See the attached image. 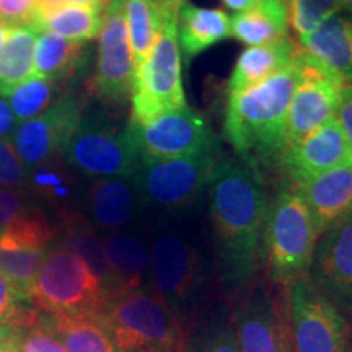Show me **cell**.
Instances as JSON below:
<instances>
[{
    "mask_svg": "<svg viewBox=\"0 0 352 352\" xmlns=\"http://www.w3.org/2000/svg\"><path fill=\"white\" fill-rule=\"evenodd\" d=\"M15 328L19 352H67L36 311L23 310Z\"/></svg>",
    "mask_w": 352,
    "mask_h": 352,
    "instance_id": "cell-33",
    "label": "cell"
},
{
    "mask_svg": "<svg viewBox=\"0 0 352 352\" xmlns=\"http://www.w3.org/2000/svg\"><path fill=\"white\" fill-rule=\"evenodd\" d=\"M0 352H19L15 327L0 329Z\"/></svg>",
    "mask_w": 352,
    "mask_h": 352,
    "instance_id": "cell-43",
    "label": "cell"
},
{
    "mask_svg": "<svg viewBox=\"0 0 352 352\" xmlns=\"http://www.w3.org/2000/svg\"><path fill=\"white\" fill-rule=\"evenodd\" d=\"M289 12L284 0H259L230 16V34L248 46H259L287 34Z\"/></svg>",
    "mask_w": 352,
    "mask_h": 352,
    "instance_id": "cell-25",
    "label": "cell"
},
{
    "mask_svg": "<svg viewBox=\"0 0 352 352\" xmlns=\"http://www.w3.org/2000/svg\"><path fill=\"white\" fill-rule=\"evenodd\" d=\"M302 78L289 108L285 145L296 144L334 118L340 104L342 82L311 59L302 47L296 52Z\"/></svg>",
    "mask_w": 352,
    "mask_h": 352,
    "instance_id": "cell-16",
    "label": "cell"
},
{
    "mask_svg": "<svg viewBox=\"0 0 352 352\" xmlns=\"http://www.w3.org/2000/svg\"><path fill=\"white\" fill-rule=\"evenodd\" d=\"M108 300V287L80 256L60 245L51 246L32 292L38 310L100 318Z\"/></svg>",
    "mask_w": 352,
    "mask_h": 352,
    "instance_id": "cell-8",
    "label": "cell"
},
{
    "mask_svg": "<svg viewBox=\"0 0 352 352\" xmlns=\"http://www.w3.org/2000/svg\"><path fill=\"white\" fill-rule=\"evenodd\" d=\"M101 10L103 8L65 3L39 21L36 32L57 34L69 41L87 43L100 34L101 25H103Z\"/></svg>",
    "mask_w": 352,
    "mask_h": 352,
    "instance_id": "cell-30",
    "label": "cell"
},
{
    "mask_svg": "<svg viewBox=\"0 0 352 352\" xmlns=\"http://www.w3.org/2000/svg\"><path fill=\"white\" fill-rule=\"evenodd\" d=\"M298 47L287 36L259 46H250L236 57L230 77L227 80L228 95L261 83L292 64Z\"/></svg>",
    "mask_w": 352,
    "mask_h": 352,
    "instance_id": "cell-22",
    "label": "cell"
},
{
    "mask_svg": "<svg viewBox=\"0 0 352 352\" xmlns=\"http://www.w3.org/2000/svg\"><path fill=\"white\" fill-rule=\"evenodd\" d=\"M28 188H33L51 202L67 201L72 192L70 179L65 170L59 165V158L30 170Z\"/></svg>",
    "mask_w": 352,
    "mask_h": 352,
    "instance_id": "cell-35",
    "label": "cell"
},
{
    "mask_svg": "<svg viewBox=\"0 0 352 352\" xmlns=\"http://www.w3.org/2000/svg\"><path fill=\"white\" fill-rule=\"evenodd\" d=\"M222 2L223 6L239 13V12L248 10V8H252L253 6H256L259 0H222Z\"/></svg>",
    "mask_w": 352,
    "mask_h": 352,
    "instance_id": "cell-44",
    "label": "cell"
},
{
    "mask_svg": "<svg viewBox=\"0 0 352 352\" xmlns=\"http://www.w3.org/2000/svg\"><path fill=\"white\" fill-rule=\"evenodd\" d=\"M300 78L294 57L292 64L267 80L228 95L223 134L246 164L256 166L284 148L289 108Z\"/></svg>",
    "mask_w": 352,
    "mask_h": 352,
    "instance_id": "cell-2",
    "label": "cell"
},
{
    "mask_svg": "<svg viewBox=\"0 0 352 352\" xmlns=\"http://www.w3.org/2000/svg\"><path fill=\"white\" fill-rule=\"evenodd\" d=\"M349 352H352V341H351V349H349Z\"/></svg>",
    "mask_w": 352,
    "mask_h": 352,
    "instance_id": "cell-48",
    "label": "cell"
},
{
    "mask_svg": "<svg viewBox=\"0 0 352 352\" xmlns=\"http://www.w3.org/2000/svg\"><path fill=\"white\" fill-rule=\"evenodd\" d=\"M109 270V294L151 287V241L139 230L109 232L103 236Z\"/></svg>",
    "mask_w": 352,
    "mask_h": 352,
    "instance_id": "cell-19",
    "label": "cell"
},
{
    "mask_svg": "<svg viewBox=\"0 0 352 352\" xmlns=\"http://www.w3.org/2000/svg\"><path fill=\"white\" fill-rule=\"evenodd\" d=\"M230 36V16L220 8L196 7L183 2L178 10V46L184 59L191 60Z\"/></svg>",
    "mask_w": 352,
    "mask_h": 352,
    "instance_id": "cell-23",
    "label": "cell"
},
{
    "mask_svg": "<svg viewBox=\"0 0 352 352\" xmlns=\"http://www.w3.org/2000/svg\"><path fill=\"white\" fill-rule=\"evenodd\" d=\"M88 220L103 232L132 228L147 214L134 175L95 179L87 195Z\"/></svg>",
    "mask_w": 352,
    "mask_h": 352,
    "instance_id": "cell-18",
    "label": "cell"
},
{
    "mask_svg": "<svg viewBox=\"0 0 352 352\" xmlns=\"http://www.w3.org/2000/svg\"><path fill=\"white\" fill-rule=\"evenodd\" d=\"M334 118L340 122L341 129L347 139V144H349L352 151V83L342 85L340 104H338Z\"/></svg>",
    "mask_w": 352,
    "mask_h": 352,
    "instance_id": "cell-41",
    "label": "cell"
},
{
    "mask_svg": "<svg viewBox=\"0 0 352 352\" xmlns=\"http://www.w3.org/2000/svg\"><path fill=\"white\" fill-rule=\"evenodd\" d=\"M220 158L219 144L195 155L175 158L140 157L134 179L145 209L162 219L183 215L199 201L215 164Z\"/></svg>",
    "mask_w": 352,
    "mask_h": 352,
    "instance_id": "cell-7",
    "label": "cell"
},
{
    "mask_svg": "<svg viewBox=\"0 0 352 352\" xmlns=\"http://www.w3.org/2000/svg\"><path fill=\"white\" fill-rule=\"evenodd\" d=\"M16 127H19V121H16L10 104H8V101L0 98V139L12 142Z\"/></svg>",
    "mask_w": 352,
    "mask_h": 352,
    "instance_id": "cell-42",
    "label": "cell"
},
{
    "mask_svg": "<svg viewBox=\"0 0 352 352\" xmlns=\"http://www.w3.org/2000/svg\"><path fill=\"white\" fill-rule=\"evenodd\" d=\"M287 310L294 352H349L351 324L308 277L289 287Z\"/></svg>",
    "mask_w": 352,
    "mask_h": 352,
    "instance_id": "cell-10",
    "label": "cell"
},
{
    "mask_svg": "<svg viewBox=\"0 0 352 352\" xmlns=\"http://www.w3.org/2000/svg\"><path fill=\"white\" fill-rule=\"evenodd\" d=\"M63 158L70 168L94 179L131 176L140 164L127 126L120 129L107 114L91 111L83 114Z\"/></svg>",
    "mask_w": 352,
    "mask_h": 352,
    "instance_id": "cell-9",
    "label": "cell"
},
{
    "mask_svg": "<svg viewBox=\"0 0 352 352\" xmlns=\"http://www.w3.org/2000/svg\"><path fill=\"white\" fill-rule=\"evenodd\" d=\"M215 267L227 289L253 279L263 258L267 201L256 166L219 158L208 183Z\"/></svg>",
    "mask_w": 352,
    "mask_h": 352,
    "instance_id": "cell-1",
    "label": "cell"
},
{
    "mask_svg": "<svg viewBox=\"0 0 352 352\" xmlns=\"http://www.w3.org/2000/svg\"><path fill=\"white\" fill-rule=\"evenodd\" d=\"M302 50L342 85L352 83V16L340 12L300 36Z\"/></svg>",
    "mask_w": 352,
    "mask_h": 352,
    "instance_id": "cell-21",
    "label": "cell"
},
{
    "mask_svg": "<svg viewBox=\"0 0 352 352\" xmlns=\"http://www.w3.org/2000/svg\"><path fill=\"white\" fill-rule=\"evenodd\" d=\"M124 7L134 67L138 70L152 50L158 30L157 13L152 0H124Z\"/></svg>",
    "mask_w": 352,
    "mask_h": 352,
    "instance_id": "cell-31",
    "label": "cell"
},
{
    "mask_svg": "<svg viewBox=\"0 0 352 352\" xmlns=\"http://www.w3.org/2000/svg\"><path fill=\"white\" fill-rule=\"evenodd\" d=\"M47 252L50 250L13 243L0 236V274L12 284L21 302H32L34 280Z\"/></svg>",
    "mask_w": 352,
    "mask_h": 352,
    "instance_id": "cell-29",
    "label": "cell"
},
{
    "mask_svg": "<svg viewBox=\"0 0 352 352\" xmlns=\"http://www.w3.org/2000/svg\"><path fill=\"white\" fill-rule=\"evenodd\" d=\"M297 189L307 201L320 239L333 223L352 212V164L324 171Z\"/></svg>",
    "mask_w": 352,
    "mask_h": 352,
    "instance_id": "cell-20",
    "label": "cell"
},
{
    "mask_svg": "<svg viewBox=\"0 0 352 352\" xmlns=\"http://www.w3.org/2000/svg\"><path fill=\"white\" fill-rule=\"evenodd\" d=\"M46 324L67 352H120L95 316L47 315Z\"/></svg>",
    "mask_w": 352,
    "mask_h": 352,
    "instance_id": "cell-27",
    "label": "cell"
},
{
    "mask_svg": "<svg viewBox=\"0 0 352 352\" xmlns=\"http://www.w3.org/2000/svg\"><path fill=\"white\" fill-rule=\"evenodd\" d=\"M109 0H64V3H72V6H87V7H96L103 8L108 6Z\"/></svg>",
    "mask_w": 352,
    "mask_h": 352,
    "instance_id": "cell-45",
    "label": "cell"
},
{
    "mask_svg": "<svg viewBox=\"0 0 352 352\" xmlns=\"http://www.w3.org/2000/svg\"><path fill=\"white\" fill-rule=\"evenodd\" d=\"M289 12V23L298 38L341 12L340 0H284Z\"/></svg>",
    "mask_w": 352,
    "mask_h": 352,
    "instance_id": "cell-34",
    "label": "cell"
},
{
    "mask_svg": "<svg viewBox=\"0 0 352 352\" xmlns=\"http://www.w3.org/2000/svg\"><path fill=\"white\" fill-rule=\"evenodd\" d=\"M208 279L199 235L179 215L162 219L151 240V287L183 328L199 310Z\"/></svg>",
    "mask_w": 352,
    "mask_h": 352,
    "instance_id": "cell-3",
    "label": "cell"
},
{
    "mask_svg": "<svg viewBox=\"0 0 352 352\" xmlns=\"http://www.w3.org/2000/svg\"><path fill=\"white\" fill-rule=\"evenodd\" d=\"M340 2H341V10L352 16V0H340Z\"/></svg>",
    "mask_w": 352,
    "mask_h": 352,
    "instance_id": "cell-47",
    "label": "cell"
},
{
    "mask_svg": "<svg viewBox=\"0 0 352 352\" xmlns=\"http://www.w3.org/2000/svg\"><path fill=\"white\" fill-rule=\"evenodd\" d=\"M32 208L34 206L30 202L25 191L0 186V230L7 228Z\"/></svg>",
    "mask_w": 352,
    "mask_h": 352,
    "instance_id": "cell-38",
    "label": "cell"
},
{
    "mask_svg": "<svg viewBox=\"0 0 352 352\" xmlns=\"http://www.w3.org/2000/svg\"><path fill=\"white\" fill-rule=\"evenodd\" d=\"M318 241L314 217L297 188L285 186L270 202L263 254L274 284L290 287L308 277Z\"/></svg>",
    "mask_w": 352,
    "mask_h": 352,
    "instance_id": "cell-6",
    "label": "cell"
},
{
    "mask_svg": "<svg viewBox=\"0 0 352 352\" xmlns=\"http://www.w3.org/2000/svg\"><path fill=\"white\" fill-rule=\"evenodd\" d=\"M98 320L120 352H189L182 323L152 287L114 294Z\"/></svg>",
    "mask_w": 352,
    "mask_h": 352,
    "instance_id": "cell-4",
    "label": "cell"
},
{
    "mask_svg": "<svg viewBox=\"0 0 352 352\" xmlns=\"http://www.w3.org/2000/svg\"><path fill=\"white\" fill-rule=\"evenodd\" d=\"M158 30L152 50L135 70L132 88L131 121L144 124L160 114L186 107L182 77V52L178 46L179 6L153 7Z\"/></svg>",
    "mask_w": 352,
    "mask_h": 352,
    "instance_id": "cell-5",
    "label": "cell"
},
{
    "mask_svg": "<svg viewBox=\"0 0 352 352\" xmlns=\"http://www.w3.org/2000/svg\"><path fill=\"white\" fill-rule=\"evenodd\" d=\"M8 32H10V26L6 25L2 20H0V51H2V47L6 46Z\"/></svg>",
    "mask_w": 352,
    "mask_h": 352,
    "instance_id": "cell-46",
    "label": "cell"
},
{
    "mask_svg": "<svg viewBox=\"0 0 352 352\" xmlns=\"http://www.w3.org/2000/svg\"><path fill=\"white\" fill-rule=\"evenodd\" d=\"M88 60L87 43L69 41L57 34L39 32L34 46L33 76L52 83L70 82L80 76Z\"/></svg>",
    "mask_w": 352,
    "mask_h": 352,
    "instance_id": "cell-24",
    "label": "cell"
},
{
    "mask_svg": "<svg viewBox=\"0 0 352 352\" xmlns=\"http://www.w3.org/2000/svg\"><path fill=\"white\" fill-rule=\"evenodd\" d=\"M38 32L30 26H15L8 32L0 51V96H8L13 88L33 76L34 46Z\"/></svg>",
    "mask_w": 352,
    "mask_h": 352,
    "instance_id": "cell-28",
    "label": "cell"
},
{
    "mask_svg": "<svg viewBox=\"0 0 352 352\" xmlns=\"http://www.w3.org/2000/svg\"><path fill=\"white\" fill-rule=\"evenodd\" d=\"M20 297L12 284L0 274V329L15 327L25 308L20 307Z\"/></svg>",
    "mask_w": 352,
    "mask_h": 352,
    "instance_id": "cell-40",
    "label": "cell"
},
{
    "mask_svg": "<svg viewBox=\"0 0 352 352\" xmlns=\"http://www.w3.org/2000/svg\"><path fill=\"white\" fill-rule=\"evenodd\" d=\"M30 183V170L20 160L10 140L0 139V186L26 191Z\"/></svg>",
    "mask_w": 352,
    "mask_h": 352,
    "instance_id": "cell-37",
    "label": "cell"
},
{
    "mask_svg": "<svg viewBox=\"0 0 352 352\" xmlns=\"http://www.w3.org/2000/svg\"><path fill=\"white\" fill-rule=\"evenodd\" d=\"M279 160L285 175L298 188L324 171L352 164V151L340 122L331 118L307 138L285 145Z\"/></svg>",
    "mask_w": 352,
    "mask_h": 352,
    "instance_id": "cell-17",
    "label": "cell"
},
{
    "mask_svg": "<svg viewBox=\"0 0 352 352\" xmlns=\"http://www.w3.org/2000/svg\"><path fill=\"white\" fill-rule=\"evenodd\" d=\"M98 36L91 94L104 103L122 104L131 98L135 77L124 0H111L108 3Z\"/></svg>",
    "mask_w": 352,
    "mask_h": 352,
    "instance_id": "cell-11",
    "label": "cell"
},
{
    "mask_svg": "<svg viewBox=\"0 0 352 352\" xmlns=\"http://www.w3.org/2000/svg\"><path fill=\"white\" fill-rule=\"evenodd\" d=\"M36 0H0V20L15 28V26H33Z\"/></svg>",
    "mask_w": 352,
    "mask_h": 352,
    "instance_id": "cell-39",
    "label": "cell"
},
{
    "mask_svg": "<svg viewBox=\"0 0 352 352\" xmlns=\"http://www.w3.org/2000/svg\"><path fill=\"white\" fill-rule=\"evenodd\" d=\"M87 101L83 96L67 95L33 120L20 122L12 144L28 170L63 157L65 145L77 131Z\"/></svg>",
    "mask_w": 352,
    "mask_h": 352,
    "instance_id": "cell-13",
    "label": "cell"
},
{
    "mask_svg": "<svg viewBox=\"0 0 352 352\" xmlns=\"http://www.w3.org/2000/svg\"><path fill=\"white\" fill-rule=\"evenodd\" d=\"M308 280L352 324V212L320 235Z\"/></svg>",
    "mask_w": 352,
    "mask_h": 352,
    "instance_id": "cell-15",
    "label": "cell"
},
{
    "mask_svg": "<svg viewBox=\"0 0 352 352\" xmlns=\"http://www.w3.org/2000/svg\"><path fill=\"white\" fill-rule=\"evenodd\" d=\"M189 352H240L232 318H214L197 334L195 346H189Z\"/></svg>",
    "mask_w": 352,
    "mask_h": 352,
    "instance_id": "cell-36",
    "label": "cell"
},
{
    "mask_svg": "<svg viewBox=\"0 0 352 352\" xmlns=\"http://www.w3.org/2000/svg\"><path fill=\"white\" fill-rule=\"evenodd\" d=\"M56 83L39 77H32L30 80L13 88L8 95V104L19 124L33 120L50 109L56 103Z\"/></svg>",
    "mask_w": 352,
    "mask_h": 352,
    "instance_id": "cell-32",
    "label": "cell"
},
{
    "mask_svg": "<svg viewBox=\"0 0 352 352\" xmlns=\"http://www.w3.org/2000/svg\"><path fill=\"white\" fill-rule=\"evenodd\" d=\"M59 239V245L80 256L109 290V270L107 256H104L103 240L88 217L76 212V210H60ZM109 297H111V294H109Z\"/></svg>",
    "mask_w": 352,
    "mask_h": 352,
    "instance_id": "cell-26",
    "label": "cell"
},
{
    "mask_svg": "<svg viewBox=\"0 0 352 352\" xmlns=\"http://www.w3.org/2000/svg\"><path fill=\"white\" fill-rule=\"evenodd\" d=\"M140 157L175 158L195 155L217 142L208 121L189 108L170 111L144 124H127Z\"/></svg>",
    "mask_w": 352,
    "mask_h": 352,
    "instance_id": "cell-14",
    "label": "cell"
},
{
    "mask_svg": "<svg viewBox=\"0 0 352 352\" xmlns=\"http://www.w3.org/2000/svg\"><path fill=\"white\" fill-rule=\"evenodd\" d=\"M230 318L240 352H294L287 298L279 300L263 283L246 292Z\"/></svg>",
    "mask_w": 352,
    "mask_h": 352,
    "instance_id": "cell-12",
    "label": "cell"
}]
</instances>
